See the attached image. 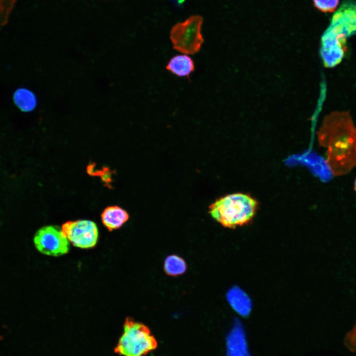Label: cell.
Here are the masks:
<instances>
[{
    "label": "cell",
    "instance_id": "obj_6",
    "mask_svg": "<svg viewBox=\"0 0 356 356\" xmlns=\"http://www.w3.org/2000/svg\"><path fill=\"white\" fill-rule=\"evenodd\" d=\"M34 242L41 253L49 256H59L69 250V242L61 229L55 226H46L36 233Z\"/></svg>",
    "mask_w": 356,
    "mask_h": 356
},
{
    "label": "cell",
    "instance_id": "obj_4",
    "mask_svg": "<svg viewBox=\"0 0 356 356\" xmlns=\"http://www.w3.org/2000/svg\"><path fill=\"white\" fill-rule=\"evenodd\" d=\"M157 344L155 338L145 325L128 317L114 352L122 356H144L153 351Z\"/></svg>",
    "mask_w": 356,
    "mask_h": 356
},
{
    "label": "cell",
    "instance_id": "obj_9",
    "mask_svg": "<svg viewBox=\"0 0 356 356\" xmlns=\"http://www.w3.org/2000/svg\"><path fill=\"white\" fill-rule=\"evenodd\" d=\"M166 69L177 76L189 78V75L195 70V64L189 56L176 55L170 59Z\"/></svg>",
    "mask_w": 356,
    "mask_h": 356
},
{
    "label": "cell",
    "instance_id": "obj_1",
    "mask_svg": "<svg viewBox=\"0 0 356 356\" xmlns=\"http://www.w3.org/2000/svg\"><path fill=\"white\" fill-rule=\"evenodd\" d=\"M320 146L333 176L349 174L356 166V128L348 115L336 114L324 121L318 133Z\"/></svg>",
    "mask_w": 356,
    "mask_h": 356
},
{
    "label": "cell",
    "instance_id": "obj_10",
    "mask_svg": "<svg viewBox=\"0 0 356 356\" xmlns=\"http://www.w3.org/2000/svg\"><path fill=\"white\" fill-rule=\"evenodd\" d=\"M129 217L125 210L116 206L106 208L101 214L102 222L109 231L120 228Z\"/></svg>",
    "mask_w": 356,
    "mask_h": 356
},
{
    "label": "cell",
    "instance_id": "obj_2",
    "mask_svg": "<svg viewBox=\"0 0 356 356\" xmlns=\"http://www.w3.org/2000/svg\"><path fill=\"white\" fill-rule=\"evenodd\" d=\"M356 34V2H344L333 14L321 41V55L325 65L334 66L344 55L347 38Z\"/></svg>",
    "mask_w": 356,
    "mask_h": 356
},
{
    "label": "cell",
    "instance_id": "obj_16",
    "mask_svg": "<svg viewBox=\"0 0 356 356\" xmlns=\"http://www.w3.org/2000/svg\"><path fill=\"white\" fill-rule=\"evenodd\" d=\"M354 189L356 192V179L355 180V182H354Z\"/></svg>",
    "mask_w": 356,
    "mask_h": 356
},
{
    "label": "cell",
    "instance_id": "obj_13",
    "mask_svg": "<svg viewBox=\"0 0 356 356\" xmlns=\"http://www.w3.org/2000/svg\"><path fill=\"white\" fill-rule=\"evenodd\" d=\"M16 0H0V29L8 22Z\"/></svg>",
    "mask_w": 356,
    "mask_h": 356
},
{
    "label": "cell",
    "instance_id": "obj_5",
    "mask_svg": "<svg viewBox=\"0 0 356 356\" xmlns=\"http://www.w3.org/2000/svg\"><path fill=\"white\" fill-rule=\"evenodd\" d=\"M203 17L193 15L184 21L176 24L171 29L170 38L174 49L187 54H194L204 42L201 29Z\"/></svg>",
    "mask_w": 356,
    "mask_h": 356
},
{
    "label": "cell",
    "instance_id": "obj_12",
    "mask_svg": "<svg viewBox=\"0 0 356 356\" xmlns=\"http://www.w3.org/2000/svg\"><path fill=\"white\" fill-rule=\"evenodd\" d=\"M186 269L184 261L176 255L168 256L164 263V270L167 274L177 276L183 273Z\"/></svg>",
    "mask_w": 356,
    "mask_h": 356
},
{
    "label": "cell",
    "instance_id": "obj_8",
    "mask_svg": "<svg viewBox=\"0 0 356 356\" xmlns=\"http://www.w3.org/2000/svg\"><path fill=\"white\" fill-rule=\"evenodd\" d=\"M226 356H251L242 328L236 325L226 339Z\"/></svg>",
    "mask_w": 356,
    "mask_h": 356
},
{
    "label": "cell",
    "instance_id": "obj_14",
    "mask_svg": "<svg viewBox=\"0 0 356 356\" xmlns=\"http://www.w3.org/2000/svg\"><path fill=\"white\" fill-rule=\"evenodd\" d=\"M340 0H312L314 6L322 12H332L337 7Z\"/></svg>",
    "mask_w": 356,
    "mask_h": 356
},
{
    "label": "cell",
    "instance_id": "obj_3",
    "mask_svg": "<svg viewBox=\"0 0 356 356\" xmlns=\"http://www.w3.org/2000/svg\"><path fill=\"white\" fill-rule=\"evenodd\" d=\"M258 203L251 195L234 193L217 199L209 207L211 216L223 226L233 228L250 222Z\"/></svg>",
    "mask_w": 356,
    "mask_h": 356
},
{
    "label": "cell",
    "instance_id": "obj_11",
    "mask_svg": "<svg viewBox=\"0 0 356 356\" xmlns=\"http://www.w3.org/2000/svg\"><path fill=\"white\" fill-rule=\"evenodd\" d=\"M13 100L17 107L25 112L34 111L38 104L37 97L35 93L24 88H19L15 91Z\"/></svg>",
    "mask_w": 356,
    "mask_h": 356
},
{
    "label": "cell",
    "instance_id": "obj_7",
    "mask_svg": "<svg viewBox=\"0 0 356 356\" xmlns=\"http://www.w3.org/2000/svg\"><path fill=\"white\" fill-rule=\"evenodd\" d=\"M69 241L74 246L83 248H92L96 245L98 231L96 224L89 220L69 221L61 228Z\"/></svg>",
    "mask_w": 356,
    "mask_h": 356
},
{
    "label": "cell",
    "instance_id": "obj_15",
    "mask_svg": "<svg viewBox=\"0 0 356 356\" xmlns=\"http://www.w3.org/2000/svg\"><path fill=\"white\" fill-rule=\"evenodd\" d=\"M348 343L352 345L353 348L356 347V324L348 335Z\"/></svg>",
    "mask_w": 356,
    "mask_h": 356
}]
</instances>
